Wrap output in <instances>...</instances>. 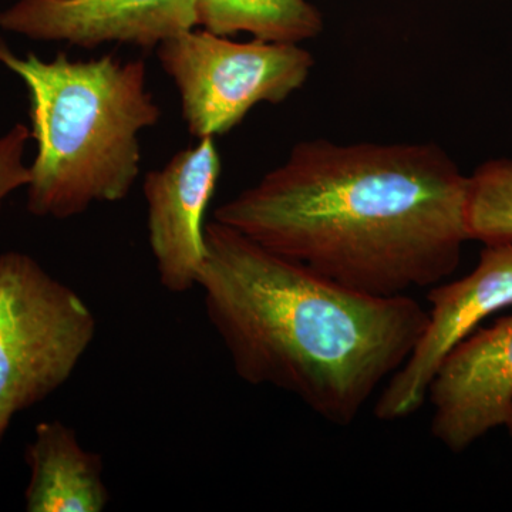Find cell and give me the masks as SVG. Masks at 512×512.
<instances>
[{
  "instance_id": "obj_1",
  "label": "cell",
  "mask_w": 512,
  "mask_h": 512,
  "mask_svg": "<svg viewBox=\"0 0 512 512\" xmlns=\"http://www.w3.org/2000/svg\"><path fill=\"white\" fill-rule=\"evenodd\" d=\"M466 188L467 175L437 144L315 138L214 220L353 291L407 295L457 271Z\"/></svg>"
},
{
  "instance_id": "obj_2",
  "label": "cell",
  "mask_w": 512,
  "mask_h": 512,
  "mask_svg": "<svg viewBox=\"0 0 512 512\" xmlns=\"http://www.w3.org/2000/svg\"><path fill=\"white\" fill-rule=\"evenodd\" d=\"M204 239L197 288L237 376L328 423H355L426 328L429 313L409 295L353 291L215 220Z\"/></svg>"
},
{
  "instance_id": "obj_3",
  "label": "cell",
  "mask_w": 512,
  "mask_h": 512,
  "mask_svg": "<svg viewBox=\"0 0 512 512\" xmlns=\"http://www.w3.org/2000/svg\"><path fill=\"white\" fill-rule=\"evenodd\" d=\"M0 63L29 94L37 144L26 185L30 214L67 220L93 204L126 200L140 174L141 131L163 116L147 89L146 63L66 53L45 62L35 53L16 56L3 40Z\"/></svg>"
},
{
  "instance_id": "obj_4",
  "label": "cell",
  "mask_w": 512,
  "mask_h": 512,
  "mask_svg": "<svg viewBox=\"0 0 512 512\" xmlns=\"http://www.w3.org/2000/svg\"><path fill=\"white\" fill-rule=\"evenodd\" d=\"M96 332L73 288L32 256L0 255V443L16 414L69 382Z\"/></svg>"
},
{
  "instance_id": "obj_5",
  "label": "cell",
  "mask_w": 512,
  "mask_h": 512,
  "mask_svg": "<svg viewBox=\"0 0 512 512\" xmlns=\"http://www.w3.org/2000/svg\"><path fill=\"white\" fill-rule=\"evenodd\" d=\"M157 57L180 94L188 131L197 138L224 136L259 103H282L315 66L299 45L235 42L205 29L165 40Z\"/></svg>"
},
{
  "instance_id": "obj_6",
  "label": "cell",
  "mask_w": 512,
  "mask_h": 512,
  "mask_svg": "<svg viewBox=\"0 0 512 512\" xmlns=\"http://www.w3.org/2000/svg\"><path fill=\"white\" fill-rule=\"evenodd\" d=\"M427 299L431 309L426 328L377 399L379 420H403L419 412L431 380L451 350L485 318L512 306V244L484 245L470 274L434 285Z\"/></svg>"
},
{
  "instance_id": "obj_7",
  "label": "cell",
  "mask_w": 512,
  "mask_h": 512,
  "mask_svg": "<svg viewBox=\"0 0 512 512\" xmlns=\"http://www.w3.org/2000/svg\"><path fill=\"white\" fill-rule=\"evenodd\" d=\"M220 175L214 137H204L144 178L148 242L158 281L167 292L197 288L205 256V212Z\"/></svg>"
},
{
  "instance_id": "obj_8",
  "label": "cell",
  "mask_w": 512,
  "mask_h": 512,
  "mask_svg": "<svg viewBox=\"0 0 512 512\" xmlns=\"http://www.w3.org/2000/svg\"><path fill=\"white\" fill-rule=\"evenodd\" d=\"M431 434L463 453L505 426L512 410V315L474 330L451 350L431 380Z\"/></svg>"
},
{
  "instance_id": "obj_9",
  "label": "cell",
  "mask_w": 512,
  "mask_h": 512,
  "mask_svg": "<svg viewBox=\"0 0 512 512\" xmlns=\"http://www.w3.org/2000/svg\"><path fill=\"white\" fill-rule=\"evenodd\" d=\"M198 25V0H18L0 28L43 42L94 49L127 43L157 49Z\"/></svg>"
},
{
  "instance_id": "obj_10",
  "label": "cell",
  "mask_w": 512,
  "mask_h": 512,
  "mask_svg": "<svg viewBox=\"0 0 512 512\" xmlns=\"http://www.w3.org/2000/svg\"><path fill=\"white\" fill-rule=\"evenodd\" d=\"M30 470L29 512H101L110 501L103 457L87 450L76 431L60 420L37 424L26 448Z\"/></svg>"
},
{
  "instance_id": "obj_11",
  "label": "cell",
  "mask_w": 512,
  "mask_h": 512,
  "mask_svg": "<svg viewBox=\"0 0 512 512\" xmlns=\"http://www.w3.org/2000/svg\"><path fill=\"white\" fill-rule=\"evenodd\" d=\"M198 25L218 36L249 33L262 42L301 45L323 30L306 0H198Z\"/></svg>"
},
{
  "instance_id": "obj_12",
  "label": "cell",
  "mask_w": 512,
  "mask_h": 512,
  "mask_svg": "<svg viewBox=\"0 0 512 512\" xmlns=\"http://www.w3.org/2000/svg\"><path fill=\"white\" fill-rule=\"evenodd\" d=\"M464 220L468 241L512 244V160L485 161L467 175Z\"/></svg>"
},
{
  "instance_id": "obj_13",
  "label": "cell",
  "mask_w": 512,
  "mask_h": 512,
  "mask_svg": "<svg viewBox=\"0 0 512 512\" xmlns=\"http://www.w3.org/2000/svg\"><path fill=\"white\" fill-rule=\"evenodd\" d=\"M30 137L29 128L23 124H16L0 137V205L13 191L29 184L30 171L23 163V156Z\"/></svg>"
},
{
  "instance_id": "obj_14",
  "label": "cell",
  "mask_w": 512,
  "mask_h": 512,
  "mask_svg": "<svg viewBox=\"0 0 512 512\" xmlns=\"http://www.w3.org/2000/svg\"><path fill=\"white\" fill-rule=\"evenodd\" d=\"M505 426H507L508 429H510L511 434H512V410L510 413V417H508L507 424H505Z\"/></svg>"
}]
</instances>
